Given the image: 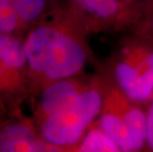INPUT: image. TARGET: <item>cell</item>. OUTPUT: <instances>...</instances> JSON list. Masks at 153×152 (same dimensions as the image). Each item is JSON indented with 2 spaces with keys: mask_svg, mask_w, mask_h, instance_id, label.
Segmentation results:
<instances>
[{
  "mask_svg": "<svg viewBox=\"0 0 153 152\" xmlns=\"http://www.w3.org/2000/svg\"><path fill=\"white\" fill-rule=\"evenodd\" d=\"M0 33H19V23L14 0H0Z\"/></svg>",
  "mask_w": 153,
  "mask_h": 152,
  "instance_id": "7c38bea8",
  "label": "cell"
},
{
  "mask_svg": "<svg viewBox=\"0 0 153 152\" xmlns=\"http://www.w3.org/2000/svg\"><path fill=\"white\" fill-rule=\"evenodd\" d=\"M90 81L86 82L79 77H69L53 81L40 90V96L35 108L36 124L55 114L71 104Z\"/></svg>",
  "mask_w": 153,
  "mask_h": 152,
  "instance_id": "8992f818",
  "label": "cell"
},
{
  "mask_svg": "<svg viewBox=\"0 0 153 152\" xmlns=\"http://www.w3.org/2000/svg\"><path fill=\"white\" fill-rule=\"evenodd\" d=\"M103 103L101 78L89 86L65 108L37 124L41 136L62 151H74L87 129L99 117Z\"/></svg>",
  "mask_w": 153,
  "mask_h": 152,
  "instance_id": "3957f363",
  "label": "cell"
},
{
  "mask_svg": "<svg viewBox=\"0 0 153 152\" xmlns=\"http://www.w3.org/2000/svg\"><path fill=\"white\" fill-rule=\"evenodd\" d=\"M0 73L9 91L21 90L29 79L24 42L14 34L0 33Z\"/></svg>",
  "mask_w": 153,
  "mask_h": 152,
  "instance_id": "52a82bcc",
  "label": "cell"
},
{
  "mask_svg": "<svg viewBox=\"0 0 153 152\" xmlns=\"http://www.w3.org/2000/svg\"><path fill=\"white\" fill-rule=\"evenodd\" d=\"M113 81L133 101L153 95V46L135 36L126 41L113 60Z\"/></svg>",
  "mask_w": 153,
  "mask_h": 152,
  "instance_id": "277c9868",
  "label": "cell"
},
{
  "mask_svg": "<svg viewBox=\"0 0 153 152\" xmlns=\"http://www.w3.org/2000/svg\"><path fill=\"white\" fill-rule=\"evenodd\" d=\"M123 1H125L126 4H128L129 6H131V7L135 8V6H136V5H134V1H135V0H123Z\"/></svg>",
  "mask_w": 153,
  "mask_h": 152,
  "instance_id": "9a60e30c",
  "label": "cell"
},
{
  "mask_svg": "<svg viewBox=\"0 0 153 152\" xmlns=\"http://www.w3.org/2000/svg\"><path fill=\"white\" fill-rule=\"evenodd\" d=\"M6 90V87H5V83H4V80H3V77L0 73V90Z\"/></svg>",
  "mask_w": 153,
  "mask_h": 152,
  "instance_id": "5bb4252c",
  "label": "cell"
},
{
  "mask_svg": "<svg viewBox=\"0 0 153 152\" xmlns=\"http://www.w3.org/2000/svg\"><path fill=\"white\" fill-rule=\"evenodd\" d=\"M48 0H14L19 32L31 29L43 17Z\"/></svg>",
  "mask_w": 153,
  "mask_h": 152,
  "instance_id": "8fae6325",
  "label": "cell"
},
{
  "mask_svg": "<svg viewBox=\"0 0 153 152\" xmlns=\"http://www.w3.org/2000/svg\"><path fill=\"white\" fill-rule=\"evenodd\" d=\"M103 103L97 122L120 151H140L146 147L147 114L113 81L101 78Z\"/></svg>",
  "mask_w": 153,
  "mask_h": 152,
  "instance_id": "7a4b0ae2",
  "label": "cell"
},
{
  "mask_svg": "<svg viewBox=\"0 0 153 152\" xmlns=\"http://www.w3.org/2000/svg\"><path fill=\"white\" fill-rule=\"evenodd\" d=\"M145 148L148 151H153V102L147 113V138Z\"/></svg>",
  "mask_w": 153,
  "mask_h": 152,
  "instance_id": "4fadbf2b",
  "label": "cell"
},
{
  "mask_svg": "<svg viewBox=\"0 0 153 152\" xmlns=\"http://www.w3.org/2000/svg\"><path fill=\"white\" fill-rule=\"evenodd\" d=\"M1 152L62 151L47 142L38 129L28 122H10L0 128Z\"/></svg>",
  "mask_w": 153,
  "mask_h": 152,
  "instance_id": "ba28073f",
  "label": "cell"
},
{
  "mask_svg": "<svg viewBox=\"0 0 153 152\" xmlns=\"http://www.w3.org/2000/svg\"><path fill=\"white\" fill-rule=\"evenodd\" d=\"M78 152H120L119 145L104 131L98 122H94L87 129L84 136L74 147Z\"/></svg>",
  "mask_w": 153,
  "mask_h": 152,
  "instance_id": "9c48e42d",
  "label": "cell"
},
{
  "mask_svg": "<svg viewBox=\"0 0 153 152\" xmlns=\"http://www.w3.org/2000/svg\"><path fill=\"white\" fill-rule=\"evenodd\" d=\"M90 31H108L129 27L134 7L123 0H71Z\"/></svg>",
  "mask_w": 153,
  "mask_h": 152,
  "instance_id": "5b68a950",
  "label": "cell"
},
{
  "mask_svg": "<svg viewBox=\"0 0 153 152\" xmlns=\"http://www.w3.org/2000/svg\"><path fill=\"white\" fill-rule=\"evenodd\" d=\"M88 32L90 29L74 9L35 24L24 40L32 85L41 90L56 80L79 75L90 59Z\"/></svg>",
  "mask_w": 153,
  "mask_h": 152,
  "instance_id": "6da1fadb",
  "label": "cell"
},
{
  "mask_svg": "<svg viewBox=\"0 0 153 152\" xmlns=\"http://www.w3.org/2000/svg\"><path fill=\"white\" fill-rule=\"evenodd\" d=\"M129 27L133 36L153 46V0H143L136 4Z\"/></svg>",
  "mask_w": 153,
  "mask_h": 152,
  "instance_id": "30bf717a",
  "label": "cell"
}]
</instances>
